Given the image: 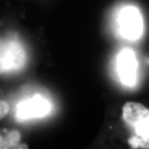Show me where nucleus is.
I'll return each instance as SVG.
<instances>
[{
  "mask_svg": "<svg viewBox=\"0 0 149 149\" xmlns=\"http://www.w3.org/2000/svg\"><path fill=\"white\" fill-rule=\"evenodd\" d=\"M122 117L134 133L128 141L131 148L149 149V109L137 102H129L123 107Z\"/></svg>",
  "mask_w": 149,
  "mask_h": 149,
  "instance_id": "obj_1",
  "label": "nucleus"
},
{
  "mask_svg": "<svg viewBox=\"0 0 149 149\" xmlns=\"http://www.w3.org/2000/svg\"><path fill=\"white\" fill-rule=\"evenodd\" d=\"M26 61L25 51L18 41L0 40V73L17 71L24 66Z\"/></svg>",
  "mask_w": 149,
  "mask_h": 149,
  "instance_id": "obj_2",
  "label": "nucleus"
},
{
  "mask_svg": "<svg viewBox=\"0 0 149 149\" xmlns=\"http://www.w3.org/2000/svg\"><path fill=\"white\" fill-rule=\"evenodd\" d=\"M118 24L121 33L128 40H137L142 33V19L139 10L134 7L122 9L119 15Z\"/></svg>",
  "mask_w": 149,
  "mask_h": 149,
  "instance_id": "obj_3",
  "label": "nucleus"
},
{
  "mask_svg": "<svg viewBox=\"0 0 149 149\" xmlns=\"http://www.w3.org/2000/svg\"><path fill=\"white\" fill-rule=\"evenodd\" d=\"M51 111V104L46 99L36 95L19 103L17 107L16 117L19 120H26L45 116Z\"/></svg>",
  "mask_w": 149,
  "mask_h": 149,
  "instance_id": "obj_4",
  "label": "nucleus"
},
{
  "mask_svg": "<svg viewBox=\"0 0 149 149\" xmlns=\"http://www.w3.org/2000/svg\"><path fill=\"white\" fill-rule=\"evenodd\" d=\"M137 61L131 50L124 49L119 54L117 69L121 81L124 85L132 86L136 81Z\"/></svg>",
  "mask_w": 149,
  "mask_h": 149,
  "instance_id": "obj_5",
  "label": "nucleus"
},
{
  "mask_svg": "<svg viewBox=\"0 0 149 149\" xmlns=\"http://www.w3.org/2000/svg\"><path fill=\"white\" fill-rule=\"evenodd\" d=\"M20 139V134L17 130L9 133L5 138L0 136V148H13L18 144Z\"/></svg>",
  "mask_w": 149,
  "mask_h": 149,
  "instance_id": "obj_6",
  "label": "nucleus"
},
{
  "mask_svg": "<svg viewBox=\"0 0 149 149\" xmlns=\"http://www.w3.org/2000/svg\"><path fill=\"white\" fill-rule=\"evenodd\" d=\"M8 104L3 101H0V119L3 118L8 113Z\"/></svg>",
  "mask_w": 149,
  "mask_h": 149,
  "instance_id": "obj_7",
  "label": "nucleus"
}]
</instances>
